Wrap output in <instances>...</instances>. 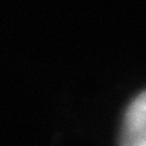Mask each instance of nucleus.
<instances>
[{"instance_id":"obj_1","label":"nucleus","mask_w":146,"mask_h":146,"mask_svg":"<svg viewBox=\"0 0 146 146\" xmlns=\"http://www.w3.org/2000/svg\"><path fill=\"white\" fill-rule=\"evenodd\" d=\"M120 143L146 146V91L140 94L127 110L120 133Z\"/></svg>"}]
</instances>
